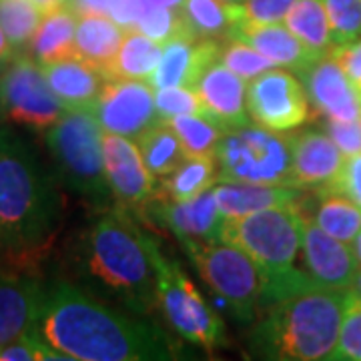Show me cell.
<instances>
[{"instance_id":"1","label":"cell","mask_w":361,"mask_h":361,"mask_svg":"<svg viewBox=\"0 0 361 361\" xmlns=\"http://www.w3.org/2000/svg\"><path fill=\"white\" fill-rule=\"evenodd\" d=\"M35 329L68 361H169L179 348L153 323L99 303L68 281L42 287Z\"/></svg>"},{"instance_id":"2","label":"cell","mask_w":361,"mask_h":361,"mask_svg":"<svg viewBox=\"0 0 361 361\" xmlns=\"http://www.w3.org/2000/svg\"><path fill=\"white\" fill-rule=\"evenodd\" d=\"M61 215V197L39 157L13 130H0V253L39 255Z\"/></svg>"},{"instance_id":"3","label":"cell","mask_w":361,"mask_h":361,"mask_svg":"<svg viewBox=\"0 0 361 361\" xmlns=\"http://www.w3.org/2000/svg\"><path fill=\"white\" fill-rule=\"evenodd\" d=\"M349 291L313 285L265 305L249 334V349L261 360H329L339 339Z\"/></svg>"},{"instance_id":"4","label":"cell","mask_w":361,"mask_h":361,"mask_svg":"<svg viewBox=\"0 0 361 361\" xmlns=\"http://www.w3.org/2000/svg\"><path fill=\"white\" fill-rule=\"evenodd\" d=\"M299 203L225 219L223 225V239L241 247L257 265L261 279L259 305L263 307L317 285L295 265L305 219Z\"/></svg>"},{"instance_id":"5","label":"cell","mask_w":361,"mask_h":361,"mask_svg":"<svg viewBox=\"0 0 361 361\" xmlns=\"http://www.w3.org/2000/svg\"><path fill=\"white\" fill-rule=\"evenodd\" d=\"M85 275L109 289L135 313H147L157 301L153 263L142 231L123 211H111L92 223L80 247Z\"/></svg>"},{"instance_id":"6","label":"cell","mask_w":361,"mask_h":361,"mask_svg":"<svg viewBox=\"0 0 361 361\" xmlns=\"http://www.w3.org/2000/svg\"><path fill=\"white\" fill-rule=\"evenodd\" d=\"M44 139L68 189L94 207L115 201L104 171L103 129L89 111H66Z\"/></svg>"},{"instance_id":"7","label":"cell","mask_w":361,"mask_h":361,"mask_svg":"<svg viewBox=\"0 0 361 361\" xmlns=\"http://www.w3.org/2000/svg\"><path fill=\"white\" fill-rule=\"evenodd\" d=\"M142 241L155 269L159 307L173 329L185 341L209 351L225 345V327L221 317L187 277L179 261L165 257L149 233L142 231Z\"/></svg>"},{"instance_id":"8","label":"cell","mask_w":361,"mask_h":361,"mask_svg":"<svg viewBox=\"0 0 361 361\" xmlns=\"http://www.w3.org/2000/svg\"><path fill=\"white\" fill-rule=\"evenodd\" d=\"M201 279L215 295L219 307L237 322L253 323L259 305L261 279L255 261L235 243L219 241H180Z\"/></svg>"},{"instance_id":"9","label":"cell","mask_w":361,"mask_h":361,"mask_svg":"<svg viewBox=\"0 0 361 361\" xmlns=\"http://www.w3.org/2000/svg\"><path fill=\"white\" fill-rule=\"evenodd\" d=\"M215 161L219 180L291 185V141L285 133L249 125L223 130Z\"/></svg>"},{"instance_id":"10","label":"cell","mask_w":361,"mask_h":361,"mask_svg":"<svg viewBox=\"0 0 361 361\" xmlns=\"http://www.w3.org/2000/svg\"><path fill=\"white\" fill-rule=\"evenodd\" d=\"M65 113L39 63L16 52L0 73V116L14 127L44 135Z\"/></svg>"},{"instance_id":"11","label":"cell","mask_w":361,"mask_h":361,"mask_svg":"<svg viewBox=\"0 0 361 361\" xmlns=\"http://www.w3.org/2000/svg\"><path fill=\"white\" fill-rule=\"evenodd\" d=\"M247 113L257 127L289 133L310 118V99L293 71L273 66L249 80Z\"/></svg>"},{"instance_id":"12","label":"cell","mask_w":361,"mask_h":361,"mask_svg":"<svg viewBox=\"0 0 361 361\" xmlns=\"http://www.w3.org/2000/svg\"><path fill=\"white\" fill-rule=\"evenodd\" d=\"M101 129L127 139H137L151 125L163 121L155 109V94L147 80L111 78L89 111Z\"/></svg>"},{"instance_id":"13","label":"cell","mask_w":361,"mask_h":361,"mask_svg":"<svg viewBox=\"0 0 361 361\" xmlns=\"http://www.w3.org/2000/svg\"><path fill=\"white\" fill-rule=\"evenodd\" d=\"M301 253L305 273L310 275L313 283L337 291L353 289L361 265L353 253L351 243L339 241L323 231L307 213L303 219Z\"/></svg>"},{"instance_id":"14","label":"cell","mask_w":361,"mask_h":361,"mask_svg":"<svg viewBox=\"0 0 361 361\" xmlns=\"http://www.w3.org/2000/svg\"><path fill=\"white\" fill-rule=\"evenodd\" d=\"M103 155L111 193L123 209L147 207L155 197V177L133 139L103 130Z\"/></svg>"},{"instance_id":"15","label":"cell","mask_w":361,"mask_h":361,"mask_svg":"<svg viewBox=\"0 0 361 361\" xmlns=\"http://www.w3.org/2000/svg\"><path fill=\"white\" fill-rule=\"evenodd\" d=\"M153 219L173 233L179 241H219L223 239L225 215L213 189L195 195L185 201H167L153 197L149 201Z\"/></svg>"},{"instance_id":"16","label":"cell","mask_w":361,"mask_h":361,"mask_svg":"<svg viewBox=\"0 0 361 361\" xmlns=\"http://www.w3.org/2000/svg\"><path fill=\"white\" fill-rule=\"evenodd\" d=\"M219 51L221 42L215 39L175 37L163 44V56L147 82L153 90L167 87L195 89L207 68L219 61Z\"/></svg>"},{"instance_id":"17","label":"cell","mask_w":361,"mask_h":361,"mask_svg":"<svg viewBox=\"0 0 361 361\" xmlns=\"http://www.w3.org/2000/svg\"><path fill=\"white\" fill-rule=\"evenodd\" d=\"M299 77L303 78L310 103L325 118L353 121L361 116V92L334 56L317 59Z\"/></svg>"},{"instance_id":"18","label":"cell","mask_w":361,"mask_h":361,"mask_svg":"<svg viewBox=\"0 0 361 361\" xmlns=\"http://www.w3.org/2000/svg\"><path fill=\"white\" fill-rule=\"evenodd\" d=\"M195 92L201 103V115L211 118L223 130L249 125L247 80L237 77L221 61L213 63L199 78Z\"/></svg>"},{"instance_id":"19","label":"cell","mask_w":361,"mask_h":361,"mask_svg":"<svg viewBox=\"0 0 361 361\" xmlns=\"http://www.w3.org/2000/svg\"><path fill=\"white\" fill-rule=\"evenodd\" d=\"M291 185L297 189H322L336 179L345 155L323 129L291 135Z\"/></svg>"},{"instance_id":"20","label":"cell","mask_w":361,"mask_h":361,"mask_svg":"<svg viewBox=\"0 0 361 361\" xmlns=\"http://www.w3.org/2000/svg\"><path fill=\"white\" fill-rule=\"evenodd\" d=\"M227 37L253 47L263 56H267L273 65L293 71L295 75H301L317 59H322V56L313 54L301 40L297 39L295 35L285 26V23H273V25L239 23L229 28Z\"/></svg>"},{"instance_id":"21","label":"cell","mask_w":361,"mask_h":361,"mask_svg":"<svg viewBox=\"0 0 361 361\" xmlns=\"http://www.w3.org/2000/svg\"><path fill=\"white\" fill-rule=\"evenodd\" d=\"M42 287L32 277L0 273V348L35 327Z\"/></svg>"},{"instance_id":"22","label":"cell","mask_w":361,"mask_h":361,"mask_svg":"<svg viewBox=\"0 0 361 361\" xmlns=\"http://www.w3.org/2000/svg\"><path fill=\"white\" fill-rule=\"evenodd\" d=\"M40 68L66 111H90L104 85L101 71L78 56L44 63Z\"/></svg>"},{"instance_id":"23","label":"cell","mask_w":361,"mask_h":361,"mask_svg":"<svg viewBox=\"0 0 361 361\" xmlns=\"http://www.w3.org/2000/svg\"><path fill=\"white\" fill-rule=\"evenodd\" d=\"M225 219L243 217L271 207L297 205L303 189L291 185H257V183H231L221 180L213 189Z\"/></svg>"},{"instance_id":"24","label":"cell","mask_w":361,"mask_h":361,"mask_svg":"<svg viewBox=\"0 0 361 361\" xmlns=\"http://www.w3.org/2000/svg\"><path fill=\"white\" fill-rule=\"evenodd\" d=\"M125 30L109 14H85L78 16L75 30V54L101 71L115 61Z\"/></svg>"},{"instance_id":"25","label":"cell","mask_w":361,"mask_h":361,"mask_svg":"<svg viewBox=\"0 0 361 361\" xmlns=\"http://www.w3.org/2000/svg\"><path fill=\"white\" fill-rule=\"evenodd\" d=\"M77 20L78 16L68 6L42 14L39 28L28 44L32 59L39 65H44V63H54V61L77 56L75 54Z\"/></svg>"},{"instance_id":"26","label":"cell","mask_w":361,"mask_h":361,"mask_svg":"<svg viewBox=\"0 0 361 361\" xmlns=\"http://www.w3.org/2000/svg\"><path fill=\"white\" fill-rule=\"evenodd\" d=\"M163 56V44L145 37L139 30H125L115 61L103 73L104 80L111 78H137L147 80Z\"/></svg>"},{"instance_id":"27","label":"cell","mask_w":361,"mask_h":361,"mask_svg":"<svg viewBox=\"0 0 361 361\" xmlns=\"http://www.w3.org/2000/svg\"><path fill=\"white\" fill-rule=\"evenodd\" d=\"M219 180L215 157H187L179 167L159 179L155 197L167 201H185L211 189Z\"/></svg>"},{"instance_id":"28","label":"cell","mask_w":361,"mask_h":361,"mask_svg":"<svg viewBox=\"0 0 361 361\" xmlns=\"http://www.w3.org/2000/svg\"><path fill=\"white\" fill-rule=\"evenodd\" d=\"M135 142L139 147L145 165L155 179L169 175L187 159V153L180 145L177 133L167 121H159L155 125H151L135 139Z\"/></svg>"},{"instance_id":"29","label":"cell","mask_w":361,"mask_h":361,"mask_svg":"<svg viewBox=\"0 0 361 361\" xmlns=\"http://www.w3.org/2000/svg\"><path fill=\"white\" fill-rule=\"evenodd\" d=\"M283 23L313 54L325 56L334 49L323 0H295Z\"/></svg>"},{"instance_id":"30","label":"cell","mask_w":361,"mask_h":361,"mask_svg":"<svg viewBox=\"0 0 361 361\" xmlns=\"http://www.w3.org/2000/svg\"><path fill=\"white\" fill-rule=\"evenodd\" d=\"M317 193L319 203L311 219L331 237L351 243L361 231V207L331 189H317Z\"/></svg>"},{"instance_id":"31","label":"cell","mask_w":361,"mask_h":361,"mask_svg":"<svg viewBox=\"0 0 361 361\" xmlns=\"http://www.w3.org/2000/svg\"><path fill=\"white\" fill-rule=\"evenodd\" d=\"M180 13L195 39H219L235 25L233 6L221 0H183Z\"/></svg>"},{"instance_id":"32","label":"cell","mask_w":361,"mask_h":361,"mask_svg":"<svg viewBox=\"0 0 361 361\" xmlns=\"http://www.w3.org/2000/svg\"><path fill=\"white\" fill-rule=\"evenodd\" d=\"M177 133L187 157H215L223 129L205 115H179L167 121Z\"/></svg>"},{"instance_id":"33","label":"cell","mask_w":361,"mask_h":361,"mask_svg":"<svg viewBox=\"0 0 361 361\" xmlns=\"http://www.w3.org/2000/svg\"><path fill=\"white\" fill-rule=\"evenodd\" d=\"M42 13L32 0H0V28L16 52L28 49Z\"/></svg>"},{"instance_id":"34","label":"cell","mask_w":361,"mask_h":361,"mask_svg":"<svg viewBox=\"0 0 361 361\" xmlns=\"http://www.w3.org/2000/svg\"><path fill=\"white\" fill-rule=\"evenodd\" d=\"M133 30H139L145 37L153 39L159 44H165L175 37H193L185 25V18L180 8H169V6H153L139 18ZM195 39V37H193Z\"/></svg>"},{"instance_id":"35","label":"cell","mask_w":361,"mask_h":361,"mask_svg":"<svg viewBox=\"0 0 361 361\" xmlns=\"http://www.w3.org/2000/svg\"><path fill=\"white\" fill-rule=\"evenodd\" d=\"M334 47L361 39V0H323Z\"/></svg>"},{"instance_id":"36","label":"cell","mask_w":361,"mask_h":361,"mask_svg":"<svg viewBox=\"0 0 361 361\" xmlns=\"http://www.w3.org/2000/svg\"><path fill=\"white\" fill-rule=\"evenodd\" d=\"M331 361H361V297L351 289Z\"/></svg>"},{"instance_id":"37","label":"cell","mask_w":361,"mask_h":361,"mask_svg":"<svg viewBox=\"0 0 361 361\" xmlns=\"http://www.w3.org/2000/svg\"><path fill=\"white\" fill-rule=\"evenodd\" d=\"M219 61L243 80H253L261 73L275 66L267 56H263L253 47L237 39H231V42H227V44H221Z\"/></svg>"},{"instance_id":"38","label":"cell","mask_w":361,"mask_h":361,"mask_svg":"<svg viewBox=\"0 0 361 361\" xmlns=\"http://www.w3.org/2000/svg\"><path fill=\"white\" fill-rule=\"evenodd\" d=\"M63 360L68 361L56 349L49 345L35 327L26 329L23 336L13 339L11 343L0 348V361H51Z\"/></svg>"},{"instance_id":"39","label":"cell","mask_w":361,"mask_h":361,"mask_svg":"<svg viewBox=\"0 0 361 361\" xmlns=\"http://www.w3.org/2000/svg\"><path fill=\"white\" fill-rule=\"evenodd\" d=\"M295 0H243L231 4L235 25H273L283 23Z\"/></svg>"},{"instance_id":"40","label":"cell","mask_w":361,"mask_h":361,"mask_svg":"<svg viewBox=\"0 0 361 361\" xmlns=\"http://www.w3.org/2000/svg\"><path fill=\"white\" fill-rule=\"evenodd\" d=\"M155 109L163 121L179 115H201V103L195 89L167 87L155 92Z\"/></svg>"},{"instance_id":"41","label":"cell","mask_w":361,"mask_h":361,"mask_svg":"<svg viewBox=\"0 0 361 361\" xmlns=\"http://www.w3.org/2000/svg\"><path fill=\"white\" fill-rule=\"evenodd\" d=\"M323 130L334 139V142L339 147V151L345 157L361 153V116L353 118V121L325 118Z\"/></svg>"},{"instance_id":"42","label":"cell","mask_w":361,"mask_h":361,"mask_svg":"<svg viewBox=\"0 0 361 361\" xmlns=\"http://www.w3.org/2000/svg\"><path fill=\"white\" fill-rule=\"evenodd\" d=\"M322 189H331L336 193L345 195L355 205L361 207V153L345 157L336 179Z\"/></svg>"},{"instance_id":"43","label":"cell","mask_w":361,"mask_h":361,"mask_svg":"<svg viewBox=\"0 0 361 361\" xmlns=\"http://www.w3.org/2000/svg\"><path fill=\"white\" fill-rule=\"evenodd\" d=\"M153 6H157L153 0H113L109 16L123 30H133L142 14Z\"/></svg>"},{"instance_id":"44","label":"cell","mask_w":361,"mask_h":361,"mask_svg":"<svg viewBox=\"0 0 361 361\" xmlns=\"http://www.w3.org/2000/svg\"><path fill=\"white\" fill-rule=\"evenodd\" d=\"M329 56H334L339 66L343 68V73L357 87L361 92V39L348 42V44H339L329 51Z\"/></svg>"},{"instance_id":"45","label":"cell","mask_w":361,"mask_h":361,"mask_svg":"<svg viewBox=\"0 0 361 361\" xmlns=\"http://www.w3.org/2000/svg\"><path fill=\"white\" fill-rule=\"evenodd\" d=\"M113 0H68L66 6L77 14V16H85V14H109Z\"/></svg>"},{"instance_id":"46","label":"cell","mask_w":361,"mask_h":361,"mask_svg":"<svg viewBox=\"0 0 361 361\" xmlns=\"http://www.w3.org/2000/svg\"><path fill=\"white\" fill-rule=\"evenodd\" d=\"M14 54H16V51H14L13 44L8 42L6 35H4L2 28H0V68H4V66L8 65V63L13 61Z\"/></svg>"},{"instance_id":"47","label":"cell","mask_w":361,"mask_h":361,"mask_svg":"<svg viewBox=\"0 0 361 361\" xmlns=\"http://www.w3.org/2000/svg\"><path fill=\"white\" fill-rule=\"evenodd\" d=\"M32 2H35V6L39 8L40 13L49 14L52 11H59V8L66 6L68 0H32Z\"/></svg>"},{"instance_id":"48","label":"cell","mask_w":361,"mask_h":361,"mask_svg":"<svg viewBox=\"0 0 361 361\" xmlns=\"http://www.w3.org/2000/svg\"><path fill=\"white\" fill-rule=\"evenodd\" d=\"M157 6H169V8H180L183 0H153Z\"/></svg>"},{"instance_id":"49","label":"cell","mask_w":361,"mask_h":361,"mask_svg":"<svg viewBox=\"0 0 361 361\" xmlns=\"http://www.w3.org/2000/svg\"><path fill=\"white\" fill-rule=\"evenodd\" d=\"M351 247H353V253H355V257H357V261H360L361 265V231L357 233V237L351 241Z\"/></svg>"},{"instance_id":"50","label":"cell","mask_w":361,"mask_h":361,"mask_svg":"<svg viewBox=\"0 0 361 361\" xmlns=\"http://www.w3.org/2000/svg\"><path fill=\"white\" fill-rule=\"evenodd\" d=\"M353 291L361 297V267H360V273H357V279H355V285H353Z\"/></svg>"},{"instance_id":"51","label":"cell","mask_w":361,"mask_h":361,"mask_svg":"<svg viewBox=\"0 0 361 361\" xmlns=\"http://www.w3.org/2000/svg\"><path fill=\"white\" fill-rule=\"evenodd\" d=\"M221 2H227V4H239V2H243V0H221Z\"/></svg>"}]
</instances>
